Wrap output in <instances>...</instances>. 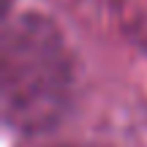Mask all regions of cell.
Segmentation results:
<instances>
[{"mask_svg":"<svg viewBox=\"0 0 147 147\" xmlns=\"http://www.w3.org/2000/svg\"><path fill=\"white\" fill-rule=\"evenodd\" d=\"M74 63L57 22L38 11L5 22L0 44V106L8 128L49 131L71 101Z\"/></svg>","mask_w":147,"mask_h":147,"instance_id":"obj_1","label":"cell"}]
</instances>
